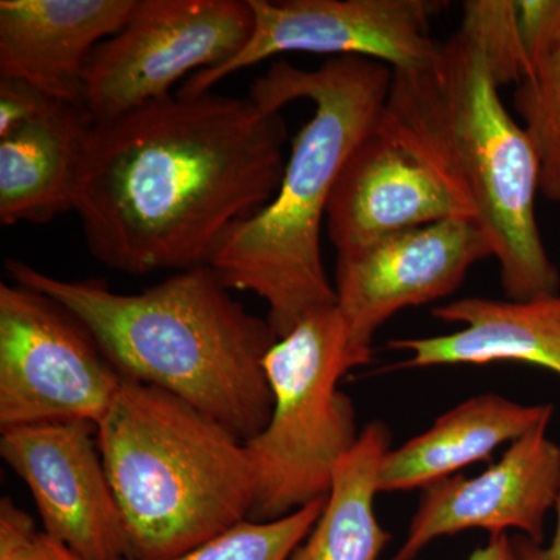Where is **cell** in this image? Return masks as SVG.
<instances>
[{"mask_svg":"<svg viewBox=\"0 0 560 560\" xmlns=\"http://www.w3.org/2000/svg\"><path fill=\"white\" fill-rule=\"evenodd\" d=\"M0 560H86L36 528L31 515L9 497L0 501Z\"/></svg>","mask_w":560,"mask_h":560,"instance_id":"cell-22","label":"cell"},{"mask_svg":"<svg viewBox=\"0 0 560 560\" xmlns=\"http://www.w3.org/2000/svg\"><path fill=\"white\" fill-rule=\"evenodd\" d=\"M552 405H522L480 394L442 415L429 430L388 451L381 464V493L429 488L456 471L488 460L495 448L550 422Z\"/></svg>","mask_w":560,"mask_h":560,"instance_id":"cell-16","label":"cell"},{"mask_svg":"<svg viewBox=\"0 0 560 560\" xmlns=\"http://www.w3.org/2000/svg\"><path fill=\"white\" fill-rule=\"evenodd\" d=\"M455 217L471 215L425 164L377 124L342 165L326 226L341 254Z\"/></svg>","mask_w":560,"mask_h":560,"instance_id":"cell-13","label":"cell"},{"mask_svg":"<svg viewBox=\"0 0 560 560\" xmlns=\"http://www.w3.org/2000/svg\"><path fill=\"white\" fill-rule=\"evenodd\" d=\"M121 374L57 301L0 283V430L54 422L97 427Z\"/></svg>","mask_w":560,"mask_h":560,"instance_id":"cell-8","label":"cell"},{"mask_svg":"<svg viewBox=\"0 0 560 560\" xmlns=\"http://www.w3.org/2000/svg\"><path fill=\"white\" fill-rule=\"evenodd\" d=\"M431 315L463 327L441 337L389 341V349L410 353L393 370L518 361L560 375V293L528 301L464 298L431 308Z\"/></svg>","mask_w":560,"mask_h":560,"instance_id":"cell-15","label":"cell"},{"mask_svg":"<svg viewBox=\"0 0 560 560\" xmlns=\"http://www.w3.org/2000/svg\"><path fill=\"white\" fill-rule=\"evenodd\" d=\"M253 31L249 0H138L92 54L83 108L101 124L164 101L184 77L237 57Z\"/></svg>","mask_w":560,"mask_h":560,"instance_id":"cell-7","label":"cell"},{"mask_svg":"<svg viewBox=\"0 0 560 560\" xmlns=\"http://www.w3.org/2000/svg\"><path fill=\"white\" fill-rule=\"evenodd\" d=\"M499 91L480 46L459 28L427 68L394 70L378 125L469 210L492 242L508 298L528 301L559 293L560 275L537 224L539 158Z\"/></svg>","mask_w":560,"mask_h":560,"instance_id":"cell-4","label":"cell"},{"mask_svg":"<svg viewBox=\"0 0 560 560\" xmlns=\"http://www.w3.org/2000/svg\"><path fill=\"white\" fill-rule=\"evenodd\" d=\"M287 138L282 114L210 92L92 125L73 197L92 257L135 276L209 265L278 194Z\"/></svg>","mask_w":560,"mask_h":560,"instance_id":"cell-1","label":"cell"},{"mask_svg":"<svg viewBox=\"0 0 560 560\" xmlns=\"http://www.w3.org/2000/svg\"><path fill=\"white\" fill-rule=\"evenodd\" d=\"M128 560H171L249 518L245 442L175 394L125 378L97 423Z\"/></svg>","mask_w":560,"mask_h":560,"instance_id":"cell-5","label":"cell"},{"mask_svg":"<svg viewBox=\"0 0 560 560\" xmlns=\"http://www.w3.org/2000/svg\"><path fill=\"white\" fill-rule=\"evenodd\" d=\"M92 120L60 101L0 139V223L43 224L73 210L77 176Z\"/></svg>","mask_w":560,"mask_h":560,"instance_id":"cell-17","label":"cell"},{"mask_svg":"<svg viewBox=\"0 0 560 560\" xmlns=\"http://www.w3.org/2000/svg\"><path fill=\"white\" fill-rule=\"evenodd\" d=\"M327 497L313 500L278 521L245 518L200 547L171 560H289L318 522Z\"/></svg>","mask_w":560,"mask_h":560,"instance_id":"cell-20","label":"cell"},{"mask_svg":"<svg viewBox=\"0 0 560 560\" xmlns=\"http://www.w3.org/2000/svg\"><path fill=\"white\" fill-rule=\"evenodd\" d=\"M337 305L301 320L265 357L275 407L245 442L254 474L250 521L270 522L329 495L338 464L359 441L355 407L338 383L355 370Z\"/></svg>","mask_w":560,"mask_h":560,"instance_id":"cell-6","label":"cell"},{"mask_svg":"<svg viewBox=\"0 0 560 560\" xmlns=\"http://www.w3.org/2000/svg\"><path fill=\"white\" fill-rule=\"evenodd\" d=\"M5 268L14 283L72 313L121 377L175 394L243 442L267 429L275 397L265 357L279 338L210 265L135 294L102 279L55 278L21 260Z\"/></svg>","mask_w":560,"mask_h":560,"instance_id":"cell-2","label":"cell"},{"mask_svg":"<svg viewBox=\"0 0 560 560\" xmlns=\"http://www.w3.org/2000/svg\"><path fill=\"white\" fill-rule=\"evenodd\" d=\"M556 528L547 547L534 544L528 537H515L522 560H560V495L556 504Z\"/></svg>","mask_w":560,"mask_h":560,"instance_id":"cell-24","label":"cell"},{"mask_svg":"<svg viewBox=\"0 0 560 560\" xmlns=\"http://www.w3.org/2000/svg\"><path fill=\"white\" fill-rule=\"evenodd\" d=\"M136 2L0 0V79L83 108L92 54L127 24Z\"/></svg>","mask_w":560,"mask_h":560,"instance_id":"cell-14","label":"cell"},{"mask_svg":"<svg viewBox=\"0 0 560 560\" xmlns=\"http://www.w3.org/2000/svg\"><path fill=\"white\" fill-rule=\"evenodd\" d=\"M526 69L514 108L540 164V194L560 202V0H517Z\"/></svg>","mask_w":560,"mask_h":560,"instance_id":"cell-19","label":"cell"},{"mask_svg":"<svg viewBox=\"0 0 560 560\" xmlns=\"http://www.w3.org/2000/svg\"><path fill=\"white\" fill-rule=\"evenodd\" d=\"M390 448L388 427L374 420L340 460L326 506L311 534L289 560H378L390 534L375 515L383 456Z\"/></svg>","mask_w":560,"mask_h":560,"instance_id":"cell-18","label":"cell"},{"mask_svg":"<svg viewBox=\"0 0 560 560\" xmlns=\"http://www.w3.org/2000/svg\"><path fill=\"white\" fill-rule=\"evenodd\" d=\"M460 31L480 46L499 86L517 84L526 69L517 0L464 2Z\"/></svg>","mask_w":560,"mask_h":560,"instance_id":"cell-21","label":"cell"},{"mask_svg":"<svg viewBox=\"0 0 560 560\" xmlns=\"http://www.w3.org/2000/svg\"><path fill=\"white\" fill-rule=\"evenodd\" d=\"M54 101L24 81L0 79V139L31 124Z\"/></svg>","mask_w":560,"mask_h":560,"instance_id":"cell-23","label":"cell"},{"mask_svg":"<svg viewBox=\"0 0 560 560\" xmlns=\"http://www.w3.org/2000/svg\"><path fill=\"white\" fill-rule=\"evenodd\" d=\"M540 423L511 442L499 463L474 478L448 477L423 489L404 544L390 560H415L440 537L469 529L522 530L544 541L545 521L560 495V445Z\"/></svg>","mask_w":560,"mask_h":560,"instance_id":"cell-12","label":"cell"},{"mask_svg":"<svg viewBox=\"0 0 560 560\" xmlns=\"http://www.w3.org/2000/svg\"><path fill=\"white\" fill-rule=\"evenodd\" d=\"M393 75L383 62L335 57L315 70L278 61L250 84L248 97L260 108L280 113L307 98L315 109L291 143L276 197L232 228L209 264L231 290L267 302L278 338L312 313L337 305L320 226L342 165L381 121Z\"/></svg>","mask_w":560,"mask_h":560,"instance_id":"cell-3","label":"cell"},{"mask_svg":"<svg viewBox=\"0 0 560 560\" xmlns=\"http://www.w3.org/2000/svg\"><path fill=\"white\" fill-rule=\"evenodd\" d=\"M493 246L471 217L397 232L338 254L335 291L350 357L357 368L372 360L378 327L397 312L453 293Z\"/></svg>","mask_w":560,"mask_h":560,"instance_id":"cell-10","label":"cell"},{"mask_svg":"<svg viewBox=\"0 0 560 560\" xmlns=\"http://www.w3.org/2000/svg\"><path fill=\"white\" fill-rule=\"evenodd\" d=\"M469 560H522V558L515 537L512 539L510 534L501 533L490 536L488 544L471 552Z\"/></svg>","mask_w":560,"mask_h":560,"instance_id":"cell-25","label":"cell"},{"mask_svg":"<svg viewBox=\"0 0 560 560\" xmlns=\"http://www.w3.org/2000/svg\"><path fill=\"white\" fill-rule=\"evenodd\" d=\"M253 35L220 68L187 79L178 95L208 94L221 80L290 51L360 57L408 72L440 57L431 20L445 7L433 0H249Z\"/></svg>","mask_w":560,"mask_h":560,"instance_id":"cell-9","label":"cell"},{"mask_svg":"<svg viewBox=\"0 0 560 560\" xmlns=\"http://www.w3.org/2000/svg\"><path fill=\"white\" fill-rule=\"evenodd\" d=\"M0 455L31 490L44 533L86 560H128L127 526L94 423L3 430Z\"/></svg>","mask_w":560,"mask_h":560,"instance_id":"cell-11","label":"cell"}]
</instances>
